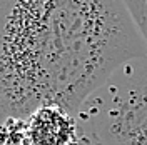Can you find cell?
Returning a JSON list of instances; mask_svg holds the SVG:
<instances>
[{"label":"cell","instance_id":"obj_3","mask_svg":"<svg viewBox=\"0 0 147 145\" xmlns=\"http://www.w3.org/2000/svg\"><path fill=\"white\" fill-rule=\"evenodd\" d=\"M79 127L75 115L60 107L47 105L25 118L24 145H77Z\"/></svg>","mask_w":147,"mask_h":145},{"label":"cell","instance_id":"obj_5","mask_svg":"<svg viewBox=\"0 0 147 145\" xmlns=\"http://www.w3.org/2000/svg\"><path fill=\"white\" fill-rule=\"evenodd\" d=\"M77 145H100V144L97 140H94V138H90V137H87L79 132V144Z\"/></svg>","mask_w":147,"mask_h":145},{"label":"cell","instance_id":"obj_2","mask_svg":"<svg viewBox=\"0 0 147 145\" xmlns=\"http://www.w3.org/2000/svg\"><path fill=\"white\" fill-rule=\"evenodd\" d=\"M79 132L100 145H147V55L110 73L75 113Z\"/></svg>","mask_w":147,"mask_h":145},{"label":"cell","instance_id":"obj_1","mask_svg":"<svg viewBox=\"0 0 147 145\" xmlns=\"http://www.w3.org/2000/svg\"><path fill=\"white\" fill-rule=\"evenodd\" d=\"M146 55L120 0H3L0 122L47 105L75 115L110 73Z\"/></svg>","mask_w":147,"mask_h":145},{"label":"cell","instance_id":"obj_4","mask_svg":"<svg viewBox=\"0 0 147 145\" xmlns=\"http://www.w3.org/2000/svg\"><path fill=\"white\" fill-rule=\"evenodd\" d=\"M124 3L147 48V0H125Z\"/></svg>","mask_w":147,"mask_h":145},{"label":"cell","instance_id":"obj_6","mask_svg":"<svg viewBox=\"0 0 147 145\" xmlns=\"http://www.w3.org/2000/svg\"><path fill=\"white\" fill-rule=\"evenodd\" d=\"M0 5H2V2H0Z\"/></svg>","mask_w":147,"mask_h":145}]
</instances>
